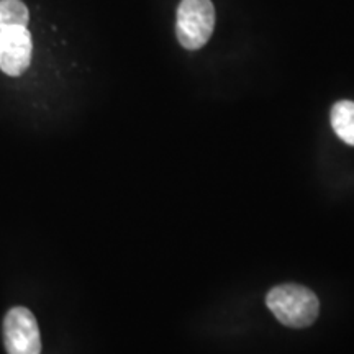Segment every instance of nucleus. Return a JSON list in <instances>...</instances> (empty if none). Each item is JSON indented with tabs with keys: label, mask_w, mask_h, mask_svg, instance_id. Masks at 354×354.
<instances>
[{
	"label": "nucleus",
	"mask_w": 354,
	"mask_h": 354,
	"mask_svg": "<svg viewBox=\"0 0 354 354\" xmlns=\"http://www.w3.org/2000/svg\"><path fill=\"white\" fill-rule=\"evenodd\" d=\"M266 305L282 325L297 330L315 323L320 313V302L315 292L299 284L274 287L266 295Z\"/></svg>",
	"instance_id": "1"
},
{
	"label": "nucleus",
	"mask_w": 354,
	"mask_h": 354,
	"mask_svg": "<svg viewBox=\"0 0 354 354\" xmlns=\"http://www.w3.org/2000/svg\"><path fill=\"white\" fill-rule=\"evenodd\" d=\"M215 28V8L212 0H183L177 8L176 33L185 50L205 46Z\"/></svg>",
	"instance_id": "2"
},
{
	"label": "nucleus",
	"mask_w": 354,
	"mask_h": 354,
	"mask_svg": "<svg viewBox=\"0 0 354 354\" xmlns=\"http://www.w3.org/2000/svg\"><path fill=\"white\" fill-rule=\"evenodd\" d=\"M3 343L8 354H41L37 318L26 307H13L3 318Z\"/></svg>",
	"instance_id": "3"
},
{
	"label": "nucleus",
	"mask_w": 354,
	"mask_h": 354,
	"mask_svg": "<svg viewBox=\"0 0 354 354\" xmlns=\"http://www.w3.org/2000/svg\"><path fill=\"white\" fill-rule=\"evenodd\" d=\"M33 41L26 26H6L0 39V69L8 76H21L32 63Z\"/></svg>",
	"instance_id": "4"
},
{
	"label": "nucleus",
	"mask_w": 354,
	"mask_h": 354,
	"mask_svg": "<svg viewBox=\"0 0 354 354\" xmlns=\"http://www.w3.org/2000/svg\"><path fill=\"white\" fill-rule=\"evenodd\" d=\"M331 127L339 140L354 146V102L339 100L331 107Z\"/></svg>",
	"instance_id": "5"
},
{
	"label": "nucleus",
	"mask_w": 354,
	"mask_h": 354,
	"mask_svg": "<svg viewBox=\"0 0 354 354\" xmlns=\"http://www.w3.org/2000/svg\"><path fill=\"white\" fill-rule=\"evenodd\" d=\"M28 20V8L21 0H0V25L26 26Z\"/></svg>",
	"instance_id": "6"
},
{
	"label": "nucleus",
	"mask_w": 354,
	"mask_h": 354,
	"mask_svg": "<svg viewBox=\"0 0 354 354\" xmlns=\"http://www.w3.org/2000/svg\"><path fill=\"white\" fill-rule=\"evenodd\" d=\"M3 30H6V26L0 25V39H2V37H3Z\"/></svg>",
	"instance_id": "7"
}]
</instances>
